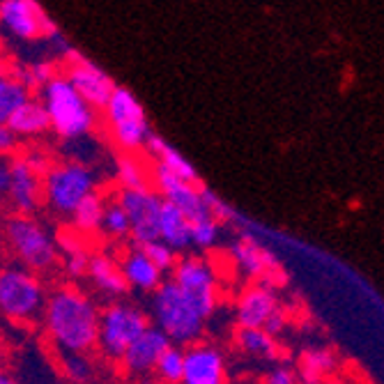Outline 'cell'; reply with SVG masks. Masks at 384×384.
I'll use <instances>...</instances> for the list:
<instances>
[{
	"instance_id": "cell-4",
	"label": "cell",
	"mask_w": 384,
	"mask_h": 384,
	"mask_svg": "<svg viewBox=\"0 0 384 384\" xmlns=\"http://www.w3.org/2000/svg\"><path fill=\"white\" fill-rule=\"evenodd\" d=\"M106 111L109 125L116 143L127 152H136L150 141V122L145 118V111L132 92L127 88H118L113 92Z\"/></svg>"
},
{
	"instance_id": "cell-27",
	"label": "cell",
	"mask_w": 384,
	"mask_h": 384,
	"mask_svg": "<svg viewBox=\"0 0 384 384\" xmlns=\"http://www.w3.org/2000/svg\"><path fill=\"white\" fill-rule=\"evenodd\" d=\"M30 99V88H25L21 81H16L12 76H5L3 83H0V122L10 120V116L21 109L25 101Z\"/></svg>"
},
{
	"instance_id": "cell-26",
	"label": "cell",
	"mask_w": 384,
	"mask_h": 384,
	"mask_svg": "<svg viewBox=\"0 0 384 384\" xmlns=\"http://www.w3.org/2000/svg\"><path fill=\"white\" fill-rule=\"evenodd\" d=\"M104 212H106V207H104L101 196H97L92 191V194L85 196L81 203L76 205L74 212H72V216H74V228L81 230V233H94V230H99L101 223H104Z\"/></svg>"
},
{
	"instance_id": "cell-20",
	"label": "cell",
	"mask_w": 384,
	"mask_h": 384,
	"mask_svg": "<svg viewBox=\"0 0 384 384\" xmlns=\"http://www.w3.org/2000/svg\"><path fill=\"white\" fill-rule=\"evenodd\" d=\"M5 125L19 136H35V134H42V132L54 129L47 104L44 101H35V99H28L21 109H16Z\"/></svg>"
},
{
	"instance_id": "cell-17",
	"label": "cell",
	"mask_w": 384,
	"mask_h": 384,
	"mask_svg": "<svg viewBox=\"0 0 384 384\" xmlns=\"http://www.w3.org/2000/svg\"><path fill=\"white\" fill-rule=\"evenodd\" d=\"M230 253H233L237 267L242 269V274H247L249 278H260V276H265L269 269L281 267L274 253L265 247H260L251 235H244L240 242H235Z\"/></svg>"
},
{
	"instance_id": "cell-40",
	"label": "cell",
	"mask_w": 384,
	"mask_h": 384,
	"mask_svg": "<svg viewBox=\"0 0 384 384\" xmlns=\"http://www.w3.org/2000/svg\"><path fill=\"white\" fill-rule=\"evenodd\" d=\"M297 380V375L285 368V366H276V368H272V373L267 375V382L269 384H292Z\"/></svg>"
},
{
	"instance_id": "cell-12",
	"label": "cell",
	"mask_w": 384,
	"mask_h": 384,
	"mask_svg": "<svg viewBox=\"0 0 384 384\" xmlns=\"http://www.w3.org/2000/svg\"><path fill=\"white\" fill-rule=\"evenodd\" d=\"M47 12L37 0H3L0 3V19L5 30L19 39H39L44 37Z\"/></svg>"
},
{
	"instance_id": "cell-43",
	"label": "cell",
	"mask_w": 384,
	"mask_h": 384,
	"mask_svg": "<svg viewBox=\"0 0 384 384\" xmlns=\"http://www.w3.org/2000/svg\"><path fill=\"white\" fill-rule=\"evenodd\" d=\"M60 54H63V58L67 60L69 65H76V63H81V60H83V56L78 54V51H76L74 47H69L67 42H65L63 47H60Z\"/></svg>"
},
{
	"instance_id": "cell-11",
	"label": "cell",
	"mask_w": 384,
	"mask_h": 384,
	"mask_svg": "<svg viewBox=\"0 0 384 384\" xmlns=\"http://www.w3.org/2000/svg\"><path fill=\"white\" fill-rule=\"evenodd\" d=\"M173 278L194 299L198 311L205 318L212 316L216 309V276L212 272V267L198 258H182L173 267Z\"/></svg>"
},
{
	"instance_id": "cell-6",
	"label": "cell",
	"mask_w": 384,
	"mask_h": 384,
	"mask_svg": "<svg viewBox=\"0 0 384 384\" xmlns=\"http://www.w3.org/2000/svg\"><path fill=\"white\" fill-rule=\"evenodd\" d=\"M150 327L141 311L127 304H116L101 313L99 325V347L113 359H122L129 345Z\"/></svg>"
},
{
	"instance_id": "cell-5",
	"label": "cell",
	"mask_w": 384,
	"mask_h": 384,
	"mask_svg": "<svg viewBox=\"0 0 384 384\" xmlns=\"http://www.w3.org/2000/svg\"><path fill=\"white\" fill-rule=\"evenodd\" d=\"M5 235L10 242L16 258L30 269H47L56 263L58 258V244L51 240V235L37 225L25 214L12 216L5 223Z\"/></svg>"
},
{
	"instance_id": "cell-13",
	"label": "cell",
	"mask_w": 384,
	"mask_h": 384,
	"mask_svg": "<svg viewBox=\"0 0 384 384\" xmlns=\"http://www.w3.org/2000/svg\"><path fill=\"white\" fill-rule=\"evenodd\" d=\"M173 345V338L161 327H147L122 357V364L132 375H147L156 368L161 354Z\"/></svg>"
},
{
	"instance_id": "cell-38",
	"label": "cell",
	"mask_w": 384,
	"mask_h": 384,
	"mask_svg": "<svg viewBox=\"0 0 384 384\" xmlns=\"http://www.w3.org/2000/svg\"><path fill=\"white\" fill-rule=\"evenodd\" d=\"M285 327H287V316H285L281 309H276L272 316L267 318V322H265V329L272 336H281L283 331H285Z\"/></svg>"
},
{
	"instance_id": "cell-23",
	"label": "cell",
	"mask_w": 384,
	"mask_h": 384,
	"mask_svg": "<svg viewBox=\"0 0 384 384\" xmlns=\"http://www.w3.org/2000/svg\"><path fill=\"white\" fill-rule=\"evenodd\" d=\"M88 274L92 278V283L106 295H125L129 287V281L125 272H122V267H118L109 256L90 258Z\"/></svg>"
},
{
	"instance_id": "cell-31",
	"label": "cell",
	"mask_w": 384,
	"mask_h": 384,
	"mask_svg": "<svg viewBox=\"0 0 384 384\" xmlns=\"http://www.w3.org/2000/svg\"><path fill=\"white\" fill-rule=\"evenodd\" d=\"M216 235H219V219H214V216L191 223V244H196L200 249L212 247L216 242Z\"/></svg>"
},
{
	"instance_id": "cell-2",
	"label": "cell",
	"mask_w": 384,
	"mask_h": 384,
	"mask_svg": "<svg viewBox=\"0 0 384 384\" xmlns=\"http://www.w3.org/2000/svg\"><path fill=\"white\" fill-rule=\"evenodd\" d=\"M152 316L156 327H161L173 338V343L180 345L191 343L203 334V322L207 320L175 278L163 281L154 290Z\"/></svg>"
},
{
	"instance_id": "cell-3",
	"label": "cell",
	"mask_w": 384,
	"mask_h": 384,
	"mask_svg": "<svg viewBox=\"0 0 384 384\" xmlns=\"http://www.w3.org/2000/svg\"><path fill=\"white\" fill-rule=\"evenodd\" d=\"M51 125L60 138H81L94 127V106L76 90L69 76H56L42 88Z\"/></svg>"
},
{
	"instance_id": "cell-44",
	"label": "cell",
	"mask_w": 384,
	"mask_h": 384,
	"mask_svg": "<svg viewBox=\"0 0 384 384\" xmlns=\"http://www.w3.org/2000/svg\"><path fill=\"white\" fill-rule=\"evenodd\" d=\"M10 185H12V166L5 163L3 168H0V191L7 194V191H10Z\"/></svg>"
},
{
	"instance_id": "cell-42",
	"label": "cell",
	"mask_w": 384,
	"mask_h": 384,
	"mask_svg": "<svg viewBox=\"0 0 384 384\" xmlns=\"http://www.w3.org/2000/svg\"><path fill=\"white\" fill-rule=\"evenodd\" d=\"M16 132H12L10 127L7 125H3V129H0V150L3 152H10V150H14V145H16Z\"/></svg>"
},
{
	"instance_id": "cell-36",
	"label": "cell",
	"mask_w": 384,
	"mask_h": 384,
	"mask_svg": "<svg viewBox=\"0 0 384 384\" xmlns=\"http://www.w3.org/2000/svg\"><path fill=\"white\" fill-rule=\"evenodd\" d=\"M30 67H32L35 78H37L39 88H44L49 81H54L56 78V65L51 63V60H39V63H32Z\"/></svg>"
},
{
	"instance_id": "cell-8",
	"label": "cell",
	"mask_w": 384,
	"mask_h": 384,
	"mask_svg": "<svg viewBox=\"0 0 384 384\" xmlns=\"http://www.w3.org/2000/svg\"><path fill=\"white\" fill-rule=\"evenodd\" d=\"M94 191L92 173L81 163L51 168L44 175V196L49 205L63 214H72L76 205Z\"/></svg>"
},
{
	"instance_id": "cell-35",
	"label": "cell",
	"mask_w": 384,
	"mask_h": 384,
	"mask_svg": "<svg viewBox=\"0 0 384 384\" xmlns=\"http://www.w3.org/2000/svg\"><path fill=\"white\" fill-rule=\"evenodd\" d=\"M88 267H90V258L85 251H78V253H72V256H67V272L72 276L88 274Z\"/></svg>"
},
{
	"instance_id": "cell-19",
	"label": "cell",
	"mask_w": 384,
	"mask_h": 384,
	"mask_svg": "<svg viewBox=\"0 0 384 384\" xmlns=\"http://www.w3.org/2000/svg\"><path fill=\"white\" fill-rule=\"evenodd\" d=\"M122 272H125L129 285L145 292H154L163 283L161 281L163 269L141 249V244H136V249L122 260Z\"/></svg>"
},
{
	"instance_id": "cell-30",
	"label": "cell",
	"mask_w": 384,
	"mask_h": 384,
	"mask_svg": "<svg viewBox=\"0 0 384 384\" xmlns=\"http://www.w3.org/2000/svg\"><path fill=\"white\" fill-rule=\"evenodd\" d=\"M101 228L109 235H113V237H127V235H132V219H129L127 209L120 203L109 205L106 212H104Z\"/></svg>"
},
{
	"instance_id": "cell-37",
	"label": "cell",
	"mask_w": 384,
	"mask_h": 384,
	"mask_svg": "<svg viewBox=\"0 0 384 384\" xmlns=\"http://www.w3.org/2000/svg\"><path fill=\"white\" fill-rule=\"evenodd\" d=\"M5 76H10V74H5ZM12 78L21 81L25 88H30V90L39 88V83H37V78H35L30 65H12Z\"/></svg>"
},
{
	"instance_id": "cell-34",
	"label": "cell",
	"mask_w": 384,
	"mask_h": 384,
	"mask_svg": "<svg viewBox=\"0 0 384 384\" xmlns=\"http://www.w3.org/2000/svg\"><path fill=\"white\" fill-rule=\"evenodd\" d=\"M200 191H203V198H205V203L209 205V212H212L214 219H219V221H230V219H235V209L230 205H225L223 200L216 196L212 189H207L203 185V187H200Z\"/></svg>"
},
{
	"instance_id": "cell-33",
	"label": "cell",
	"mask_w": 384,
	"mask_h": 384,
	"mask_svg": "<svg viewBox=\"0 0 384 384\" xmlns=\"http://www.w3.org/2000/svg\"><path fill=\"white\" fill-rule=\"evenodd\" d=\"M65 373L67 378H72L76 382L88 380L92 375V364L88 361L85 352H65Z\"/></svg>"
},
{
	"instance_id": "cell-21",
	"label": "cell",
	"mask_w": 384,
	"mask_h": 384,
	"mask_svg": "<svg viewBox=\"0 0 384 384\" xmlns=\"http://www.w3.org/2000/svg\"><path fill=\"white\" fill-rule=\"evenodd\" d=\"M159 225H161V240L166 244H171L175 251L187 249L191 244V219L175 203H171L166 198L161 205Z\"/></svg>"
},
{
	"instance_id": "cell-24",
	"label": "cell",
	"mask_w": 384,
	"mask_h": 384,
	"mask_svg": "<svg viewBox=\"0 0 384 384\" xmlns=\"http://www.w3.org/2000/svg\"><path fill=\"white\" fill-rule=\"evenodd\" d=\"M237 343L244 352H249L256 359L263 361H276L281 347L276 343V336H272L265 327H240Z\"/></svg>"
},
{
	"instance_id": "cell-18",
	"label": "cell",
	"mask_w": 384,
	"mask_h": 384,
	"mask_svg": "<svg viewBox=\"0 0 384 384\" xmlns=\"http://www.w3.org/2000/svg\"><path fill=\"white\" fill-rule=\"evenodd\" d=\"M276 309V295L272 287L256 285L242 295L237 304V322L240 327H265L267 318Z\"/></svg>"
},
{
	"instance_id": "cell-25",
	"label": "cell",
	"mask_w": 384,
	"mask_h": 384,
	"mask_svg": "<svg viewBox=\"0 0 384 384\" xmlns=\"http://www.w3.org/2000/svg\"><path fill=\"white\" fill-rule=\"evenodd\" d=\"M336 371V357L331 350H306L302 354L299 364V380L302 382H322Z\"/></svg>"
},
{
	"instance_id": "cell-7",
	"label": "cell",
	"mask_w": 384,
	"mask_h": 384,
	"mask_svg": "<svg viewBox=\"0 0 384 384\" xmlns=\"http://www.w3.org/2000/svg\"><path fill=\"white\" fill-rule=\"evenodd\" d=\"M44 306V290L30 272L5 269L0 276V309L12 320H32Z\"/></svg>"
},
{
	"instance_id": "cell-39",
	"label": "cell",
	"mask_w": 384,
	"mask_h": 384,
	"mask_svg": "<svg viewBox=\"0 0 384 384\" xmlns=\"http://www.w3.org/2000/svg\"><path fill=\"white\" fill-rule=\"evenodd\" d=\"M23 159L28 161L30 168L35 173H39V175H47V173L51 171V163L47 159V154H42V152H30V154H25Z\"/></svg>"
},
{
	"instance_id": "cell-32",
	"label": "cell",
	"mask_w": 384,
	"mask_h": 384,
	"mask_svg": "<svg viewBox=\"0 0 384 384\" xmlns=\"http://www.w3.org/2000/svg\"><path fill=\"white\" fill-rule=\"evenodd\" d=\"M141 249L154 260L156 265H159V267L163 269V272H168V269H173V267L178 265V263H175V249H173L171 244H166L161 237L141 244Z\"/></svg>"
},
{
	"instance_id": "cell-22",
	"label": "cell",
	"mask_w": 384,
	"mask_h": 384,
	"mask_svg": "<svg viewBox=\"0 0 384 384\" xmlns=\"http://www.w3.org/2000/svg\"><path fill=\"white\" fill-rule=\"evenodd\" d=\"M145 150L147 152H152L156 159L163 161L168 168L175 173V175H180L182 180H187V182H194V185H203L200 182V175H198V171L194 168V163H191L185 154H180V150H175L173 145H168L163 141L161 136H156L152 134L150 136V141H147L145 145Z\"/></svg>"
},
{
	"instance_id": "cell-10",
	"label": "cell",
	"mask_w": 384,
	"mask_h": 384,
	"mask_svg": "<svg viewBox=\"0 0 384 384\" xmlns=\"http://www.w3.org/2000/svg\"><path fill=\"white\" fill-rule=\"evenodd\" d=\"M154 185L166 200L175 203L182 212L189 216L191 223L203 221V219H207V216H212L209 205L203 198V191H200L203 185H194V182L182 180L163 161L154 166Z\"/></svg>"
},
{
	"instance_id": "cell-29",
	"label": "cell",
	"mask_w": 384,
	"mask_h": 384,
	"mask_svg": "<svg viewBox=\"0 0 384 384\" xmlns=\"http://www.w3.org/2000/svg\"><path fill=\"white\" fill-rule=\"evenodd\" d=\"M118 180L122 189H150L147 187L143 166L132 156H120L118 159Z\"/></svg>"
},
{
	"instance_id": "cell-14",
	"label": "cell",
	"mask_w": 384,
	"mask_h": 384,
	"mask_svg": "<svg viewBox=\"0 0 384 384\" xmlns=\"http://www.w3.org/2000/svg\"><path fill=\"white\" fill-rule=\"evenodd\" d=\"M69 81L76 85V90L88 99L94 109H106L113 97V92L118 90L116 81L104 72L101 67L90 63L88 58H83L81 63L69 65Z\"/></svg>"
},
{
	"instance_id": "cell-15",
	"label": "cell",
	"mask_w": 384,
	"mask_h": 384,
	"mask_svg": "<svg viewBox=\"0 0 384 384\" xmlns=\"http://www.w3.org/2000/svg\"><path fill=\"white\" fill-rule=\"evenodd\" d=\"M187 384H221L225 382V361L216 347L196 345L187 350L185 380Z\"/></svg>"
},
{
	"instance_id": "cell-1",
	"label": "cell",
	"mask_w": 384,
	"mask_h": 384,
	"mask_svg": "<svg viewBox=\"0 0 384 384\" xmlns=\"http://www.w3.org/2000/svg\"><path fill=\"white\" fill-rule=\"evenodd\" d=\"M101 316L85 295L58 290L47 304V329L63 352H90L99 345Z\"/></svg>"
},
{
	"instance_id": "cell-28",
	"label": "cell",
	"mask_w": 384,
	"mask_h": 384,
	"mask_svg": "<svg viewBox=\"0 0 384 384\" xmlns=\"http://www.w3.org/2000/svg\"><path fill=\"white\" fill-rule=\"evenodd\" d=\"M185 361H187V352H182L180 347L171 345L168 350L161 354L154 373L166 382H182L185 380Z\"/></svg>"
},
{
	"instance_id": "cell-16",
	"label": "cell",
	"mask_w": 384,
	"mask_h": 384,
	"mask_svg": "<svg viewBox=\"0 0 384 384\" xmlns=\"http://www.w3.org/2000/svg\"><path fill=\"white\" fill-rule=\"evenodd\" d=\"M12 185L7 196H10L12 205L19 209L21 214H30L37 209L39 203V173H35L25 159H14L12 163Z\"/></svg>"
},
{
	"instance_id": "cell-41",
	"label": "cell",
	"mask_w": 384,
	"mask_h": 384,
	"mask_svg": "<svg viewBox=\"0 0 384 384\" xmlns=\"http://www.w3.org/2000/svg\"><path fill=\"white\" fill-rule=\"evenodd\" d=\"M58 249L65 253V256H72V253L83 251V247L78 244V240L74 235H67V233H60L58 235Z\"/></svg>"
},
{
	"instance_id": "cell-45",
	"label": "cell",
	"mask_w": 384,
	"mask_h": 384,
	"mask_svg": "<svg viewBox=\"0 0 384 384\" xmlns=\"http://www.w3.org/2000/svg\"><path fill=\"white\" fill-rule=\"evenodd\" d=\"M16 378H12V375H7V373H3V375H0V382H3V384H10V382H14Z\"/></svg>"
},
{
	"instance_id": "cell-9",
	"label": "cell",
	"mask_w": 384,
	"mask_h": 384,
	"mask_svg": "<svg viewBox=\"0 0 384 384\" xmlns=\"http://www.w3.org/2000/svg\"><path fill=\"white\" fill-rule=\"evenodd\" d=\"M118 203L127 209L129 219H132L134 244H145L161 237V194H154L150 189H122Z\"/></svg>"
}]
</instances>
